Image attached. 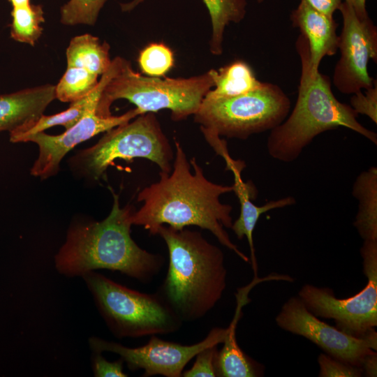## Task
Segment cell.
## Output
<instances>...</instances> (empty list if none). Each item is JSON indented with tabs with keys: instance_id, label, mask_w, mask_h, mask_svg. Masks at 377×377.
<instances>
[{
	"instance_id": "cell-1",
	"label": "cell",
	"mask_w": 377,
	"mask_h": 377,
	"mask_svg": "<svg viewBox=\"0 0 377 377\" xmlns=\"http://www.w3.org/2000/svg\"><path fill=\"white\" fill-rule=\"evenodd\" d=\"M175 153L170 173L160 172L158 182L144 188L138 195L143 205L134 211L133 225L143 226L156 235L163 225L181 230L196 226L211 232L223 246L246 263L249 258L231 241L226 228H231L232 207L220 197L233 191L232 186L208 180L195 157L190 161L180 143L175 140Z\"/></svg>"
},
{
	"instance_id": "cell-2",
	"label": "cell",
	"mask_w": 377,
	"mask_h": 377,
	"mask_svg": "<svg viewBox=\"0 0 377 377\" xmlns=\"http://www.w3.org/2000/svg\"><path fill=\"white\" fill-rule=\"evenodd\" d=\"M113 194L109 215L101 221L75 222L54 256L57 271L82 276L96 269L118 271L142 283L150 282L162 269L164 258L140 248L131 237L132 206L121 207Z\"/></svg>"
},
{
	"instance_id": "cell-3",
	"label": "cell",
	"mask_w": 377,
	"mask_h": 377,
	"mask_svg": "<svg viewBox=\"0 0 377 377\" xmlns=\"http://www.w3.org/2000/svg\"><path fill=\"white\" fill-rule=\"evenodd\" d=\"M169 265L157 293L184 322L195 321L209 313L226 288L227 269L221 249L200 232L161 226Z\"/></svg>"
},
{
	"instance_id": "cell-4",
	"label": "cell",
	"mask_w": 377,
	"mask_h": 377,
	"mask_svg": "<svg viewBox=\"0 0 377 377\" xmlns=\"http://www.w3.org/2000/svg\"><path fill=\"white\" fill-rule=\"evenodd\" d=\"M301 61V75L295 106L279 126L270 131L267 149L281 162L297 159L303 149L320 133L347 128L377 144V134L357 121L358 114L334 95L328 76L314 71L310 64L309 45L301 34L296 42Z\"/></svg>"
},
{
	"instance_id": "cell-5",
	"label": "cell",
	"mask_w": 377,
	"mask_h": 377,
	"mask_svg": "<svg viewBox=\"0 0 377 377\" xmlns=\"http://www.w3.org/2000/svg\"><path fill=\"white\" fill-rule=\"evenodd\" d=\"M214 87L211 70L188 78H161L135 72L126 61L119 73L105 87L96 113L111 116L110 106L118 99L133 103L141 114L167 109L179 121L193 115Z\"/></svg>"
},
{
	"instance_id": "cell-6",
	"label": "cell",
	"mask_w": 377,
	"mask_h": 377,
	"mask_svg": "<svg viewBox=\"0 0 377 377\" xmlns=\"http://www.w3.org/2000/svg\"><path fill=\"white\" fill-rule=\"evenodd\" d=\"M106 325L119 339L173 333L183 321L158 293L131 289L90 271L82 276Z\"/></svg>"
},
{
	"instance_id": "cell-7",
	"label": "cell",
	"mask_w": 377,
	"mask_h": 377,
	"mask_svg": "<svg viewBox=\"0 0 377 377\" xmlns=\"http://www.w3.org/2000/svg\"><path fill=\"white\" fill-rule=\"evenodd\" d=\"M174 157L154 113L147 112L106 131L96 144L73 156L70 166L82 177L98 181L117 158H145L156 163L161 172L170 173Z\"/></svg>"
},
{
	"instance_id": "cell-8",
	"label": "cell",
	"mask_w": 377,
	"mask_h": 377,
	"mask_svg": "<svg viewBox=\"0 0 377 377\" xmlns=\"http://www.w3.org/2000/svg\"><path fill=\"white\" fill-rule=\"evenodd\" d=\"M290 100L277 84L263 82L246 94L226 98H204L194 121L200 128L228 138L246 140L271 131L290 113Z\"/></svg>"
},
{
	"instance_id": "cell-9",
	"label": "cell",
	"mask_w": 377,
	"mask_h": 377,
	"mask_svg": "<svg viewBox=\"0 0 377 377\" xmlns=\"http://www.w3.org/2000/svg\"><path fill=\"white\" fill-rule=\"evenodd\" d=\"M366 286L356 295L338 299L328 288L304 285L298 297L314 316L333 319L336 327L377 346V240H365L360 249Z\"/></svg>"
},
{
	"instance_id": "cell-10",
	"label": "cell",
	"mask_w": 377,
	"mask_h": 377,
	"mask_svg": "<svg viewBox=\"0 0 377 377\" xmlns=\"http://www.w3.org/2000/svg\"><path fill=\"white\" fill-rule=\"evenodd\" d=\"M227 328H212L206 337L192 345H182L151 335L139 347L129 348L100 337H91L89 344L94 352H110L119 355L131 371L143 370V377L161 375L180 377L186 365L202 350L223 342Z\"/></svg>"
},
{
	"instance_id": "cell-11",
	"label": "cell",
	"mask_w": 377,
	"mask_h": 377,
	"mask_svg": "<svg viewBox=\"0 0 377 377\" xmlns=\"http://www.w3.org/2000/svg\"><path fill=\"white\" fill-rule=\"evenodd\" d=\"M339 10L343 27L339 36L340 57L332 82L343 94H353L371 87L376 82L368 71L370 60L377 61V28L367 15L359 17L353 7L342 2Z\"/></svg>"
},
{
	"instance_id": "cell-12",
	"label": "cell",
	"mask_w": 377,
	"mask_h": 377,
	"mask_svg": "<svg viewBox=\"0 0 377 377\" xmlns=\"http://www.w3.org/2000/svg\"><path fill=\"white\" fill-rule=\"evenodd\" d=\"M283 330L309 339L326 354L345 363L361 367L366 355L376 351L369 341L348 335L312 314L298 297H291L275 318Z\"/></svg>"
},
{
	"instance_id": "cell-13",
	"label": "cell",
	"mask_w": 377,
	"mask_h": 377,
	"mask_svg": "<svg viewBox=\"0 0 377 377\" xmlns=\"http://www.w3.org/2000/svg\"><path fill=\"white\" fill-rule=\"evenodd\" d=\"M140 114H142L136 108L119 116L102 117L94 111L58 135H51L41 131L27 136L23 142H34L39 149L31 174L41 179L55 175L59 170L62 158L76 145L101 133L127 123Z\"/></svg>"
},
{
	"instance_id": "cell-14",
	"label": "cell",
	"mask_w": 377,
	"mask_h": 377,
	"mask_svg": "<svg viewBox=\"0 0 377 377\" xmlns=\"http://www.w3.org/2000/svg\"><path fill=\"white\" fill-rule=\"evenodd\" d=\"M125 59L117 57L112 60L110 68L99 79L96 87L87 96L71 103L69 108L52 115H41L34 121L26 124L10 132V141L23 142L27 136L45 129L63 126L66 130L74 126L86 114L96 112L101 96L108 83L121 70Z\"/></svg>"
},
{
	"instance_id": "cell-15",
	"label": "cell",
	"mask_w": 377,
	"mask_h": 377,
	"mask_svg": "<svg viewBox=\"0 0 377 377\" xmlns=\"http://www.w3.org/2000/svg\"><path fill=\"white\" fill-rule=\"evenodd\" d=\"M290 18L308 42L311 68L318 71L323 57L333 56L338 51V24L333 16L317 11L303 1L291 12Z\"/></svg>"
},
{
	"instance_id": "cell-16",
	"label": "cell",
	"mask_w": 377,
	"mask_h": 377,
	"mask_svg": "<svg viewBox=\"0 0 377 377\" xmlns=\"http://www.w3.org/2000/svg\"><path fill=\"white\" fill-rule=\"evenodd\" d=\"M55 98V85L49 84L0 94V132L38 119Z\"/></svg>"
},
{
	"instance_id": "cell-17",
	"label": "cell",
	"mask_w": 377,
	"mask_h": 377,
	"mask_svg": "<svg viewBox=\"0 0 377 377\" xmlns=\"http://www.w3.org/2000/svg\"><path fill=\"white\" fill-rule=\"evenodd\" d=\"M241 168H234L231 172L234 175L233 192L237 195L240 205V214L237 219L232 223L231 229L239 239L246 237L251 253V266L256 277L258 264L256 257L253 239V233L260 216L270 210L291 206L296 200L293 196H287L276 200H271L262 206L253 203L252 200L257 196V190L251 182H244L242 179Z\"/></svg>"
},
{
	"instance_id": "cell-18",
	"label": "cell",
	"mask_w": 377,
	"mask_h": 377,
	"mask_svg": "<svg viewBox=\"0 0 377 377\" xmlns=\"http://www.w3.org/2000/svg\"><path fill=\"white\" fill-rule=\"evenodd\" d=\"M237 306L234 318L228 327L223 342L218 350L215 360L216 376L221 377H255L263 375V366L249 357L239 347L236 339V327L242 313L241 309L246 304V295H237Z\"/></svg>"
},
{
	"instance_id": "cell-19",
	"label": "cell",
	"mask_w": 377,
	"mask_h": 377,
	"mask_svg": "<svg viewBox=\"0 0 377 377\" xmlns=\"http://www.w3.org/2000/svg\"><path fill=\"white\" fill-rule=\"evenodd\" d=\"M110 45L85 34L73 37L66 49L67 68L75 73L98 79L110 68Z\"/></svg>"
},
{
	"instance_id": "cell-20",
	"label": "cell",
	"mask_w": 377,
	"mask_h": 377,
	"mask_svg": "<svg viewBox=\"0 0 377 377\" xmlns=\"http://www.w3.org/2000/svg\"><path fill=\"white\" fill-rule=\"evenodd\" d=\"M352 195L358 200L354 221L362 239L377 240V168L372 166L356 178Z\"/></svg>"
},
{
	"instance_id": "cell-21",
	"label": "cell",
	"mask_w": 377,
	"mask_h": 377,
	"mask_svg": "<svg viewBox=\"0 0 377 377\" xmlns=\"http://www.w3.org/2000/svg\"><path fill=\"white\" fill-rule=\"evenodd\" d=\"M145 0H133L121 3L122 11L134 9ZM209 10L212 22L209 50L214 55L223 53L225 29L231 22L239 23L246 13V0H202Z\"/></svg>"
},
{
	"instance_id": "cell-22",
	"label": "cell",
	"mask_w": 377,
	"mask_h": 377,
	"mask_svg": "<svg viewBox=\"0 0 377 377\" xmlns=\"http://www.w3.org/2000/svg\"><path fill=\"white\" fill-rule=\"evenodd\" d=\"M210 70L214 89L207 92L205 98L219 99L237 96L256 89L263 83L257 79L251 66L242 60H236L218 71Z\"/></svg>"
},
{
	"instance_id": "cell-23",
	"label": "cell",
	"mask_w": 377,
	"mask_h": 377,
	"mask_svg": "<svg viewBox=\"0 0 377 377\" xmlns=\"http://www.w3.org/2000/svg\"><path fill=\"white\" fill-rule=\"evenodd\" d=\"M10 37L15 41L34 46L43 33L41 23L45 22L41 5L31 3L12 7Z\"/></svg>"
},
{
	"instance_id": "cell-24",
	"label": "cell",
	"mask_w": 377,
	"mask_h": 377,
	"mask_svg": "<svg viewBox=\"0 0 377 377\" xmlns=\"http://www.w3.org/2000/svg\"><path fill=\"white\" fill-rule=\"evenodd\" d=\"M138 62L142 72L147 76H164L174 65V54L167 45L153 43L139 54Z\"/></svg>"
},
{
	"instance_id": "cell-25",
	"label": "cell",
	"mask_w": 377,
	"mask_h": 377,
	"mask_svg": "<svg viewBox=\"0 0 377 377\" xmlns=\"http://www.w3.org/2000/svg\"><path fill=\"white\" fill-rule=\"evenodd\" d=\"M107 1L69 0L61 8V22L68 26L77 24L93 26Z\"/></svg>"
},
{
	"instance_id": "cell-26",
	"label": "cell",
	"mask_w": 377,
	"mask_h": 377,
	"mask_svg": "<svg viewBox=\"0 0 377 377\" xmlns=\"http://www.w3.org/2000/svg\"><path fill=\"white\" fill-rule=\"evenodd\" d=\"M318 362L320 377H360L363 374L361 367L345 363L327 354H320Z\"/></svg>"
},
{
	"instance_id": "cell-27",
	"label": "cell",
	"mask_w": 377,
	"mask_h": 377,
	"mask_svg": "<svg viewBox=\"0 0 377 377\" xmlns=\"http://www.w3.org/2000/svg\"><path fill=\"white\" fill-rule=\"evenodd\" d=\"M218 345L207 347L195 355L193 366L183 371L184 377H215V360Z\"/></svg>"
},
{
	"instance_id": "cell-28",
	"label": "cell",
	"mask_w": 377,
	"mask_h": 377,
	"mask_svg": "<svg viewBox=\"0 0 377 377\" xmlns=\"http://www.w3.org/2000/svg\"><path fill=\"white\" fill-rule=\"evenodd\" d=\"M355 92L350 98V105L357 113L362 114L377 124V82L367 89Z\"/></svg>"
},
{
	"instance_id": "cell-29",
	"label": "cell",
	"mask_w": 377,
	"mask_h": 377,
	"mask_svg": "<svg viewBox=\"0 0 377 377\" xmlns=\"http://www.w3.org/2000/svg\"><path fill=\"white\" fill-rule=\"evenodd\" d=\"M124 361L119 358L117 361L109 362L101 353L94 352L91 357V367L96 377H126L123 371Z\"/></svg>"
},
{
	"instance_id": "cell-30",
	"label": "cell",
	"mask_w": 377,
	"mask_h": 377,
	"mask_svg": "<svg viewBox=\"0 0 377 377\" xmlns=\"http://www.w3.org/2000/svg\"><path fill=\"white\" fill-rule=\"evenodd\" d=\"M306 3L317 11L328 16H333L334 12L339 10L341 0H301Z\"/></svg>"
},
{
	"instance_id": "cell-31",
	"label": "cell",
	"mask_w": 377,
	"mask_h": 377,
	"mask_svg": "<svg viewBox=\"0 0 377 377\" xmlns=\"http://www.w3.org/2000/svg\"><path fill=\"white\" fill-rule=\"evenodd\" d=\"M361 368L367 376L376 377L377 376V354L376 351L365 356Z\"/></svg>"
},
{
	"instance_id": "cell-32",
	"label": "cell",
	"mask_w": 377,
	"mask_h": 377,
	"mask_svg": "<svg viewBox=\"0 0 377 377\" xmlns=\"http://www.w3.org/2000/svg\"><path fill=\"white\" fill-rule=\"evenodd\" d=\"M345 2L353 7L359 17H364L369 15L366 9V0H345Z\"/></svg>"
},
{
	"instance_id": "cell-33",
	"label": "cell",
	"mask_w": 377,
	"mask_h": 377,
	"mask_svg": "<svg viewBox=\"0 0 377 377\" xmlns=\"http://www.w3.org/2000/svg\"><path fill=\"white\" fill-rule=\"evenodd\" d=\"M12 7L27 5L31 3V0H8Z\"/></svg>"
},
{
	"instance_id": "cell-34",
	"label": "cell",
	"mask_w": 377,
	"mask_h": 377,
	"mask_svg": "<svg viewBox=\"0 0 377 377\" xmlns=\"http://www.w3.org/2000/svg\"><path fill=\"white\" fill-rule=\"evenodd\" d=\"M258 3H262L264 0H257Z\"/></svg>"
}]
</instances>
